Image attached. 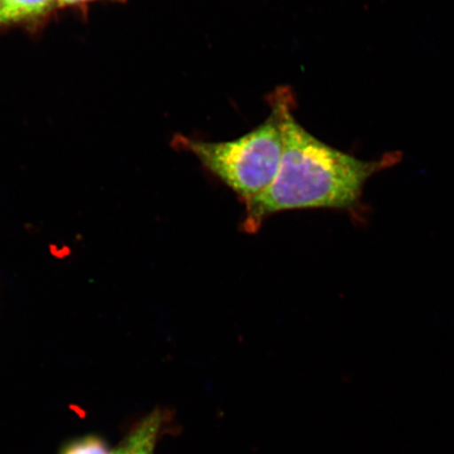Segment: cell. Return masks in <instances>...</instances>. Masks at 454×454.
I'll list each match as a JSON object with an SVG mask.
<instances>
[{"label": "cell", "instance_id": "7", "mask_svg": "<svg viewBox=\"0 0 454 454\" xmlns=\"http://www.w3.org/2000/svg\"><path fill=\"white\" fill-rule=\"evenodd\" d=\"M0 4H2V0H0Z\"/></svg>", "mask_w": 454, "mask_h": 454}, {"label": "cell", "instance_id": "5", "mask_svg": "<svg viewBox=\"0 0 454 454\" xmlns=\"http://www.w3.org/2000/svg\"><path fill=\"white\" fill-rule=\"evenodd\" d=\"M59 454H112V450L104 438L90 434L67 442Z\"/></svg>", "mask_w": 454, "mask_h": 454}, {"label": "cell", "instance_id": "3", "mask_svg": "<svg viewBox=\"0 0 454 454\" xmlns=\"http://www.w3.org/2000/svg\"><path fill=\"white\" fill-rule=\"evenodd\" d=\"M168 423V413L156 410L130 429L112 454H155L159 440Z\"/></svg>", "mask_w": 454, "mask_h": 454}, {"label": "cell", "instance_id": "1", "mask_svg": "<svg viewBox=\"0 0 454 454\" xmlns=\"http://www.w3.org/2000/svg\"><path fill=\"white\" fill-rule=\"evenodd\" d=\"M294 105L293 93L286 88L280 167L268 189L246 202L244 230L247 231L254 232L265 218L282 211L353 209L359 204L367 181L399 161L397 154L364 161L333 149L301 126L294 115Z\"/></svg>", "mask_w": 454, "mask_h": 454}, {"label": "cell", "instance_id": "2", "mask_svg": "<svg viewBox=\"0 0 454 454\" xmlns=\"http://www.w3.org/2000/svg\"><path fill=\"white\" fill-rule=\"evenodd\" d=\"M284 92L286 88H280L270 95V115L239 138L207 142L177 136L174 144L191 152L204 168L247 202L268 189L280 167Z\"/></svg>", "mask_w": 454, "mask_h": 454}, {"label": "cell", "instance_id": "6", "mask_svg": "<svg viewBox=\"0 0 454 454\" xmlns=\"http://www.w3.org/2000/svg\"><path fill=\"white\" fill-rule=\"evenodd\" d=\"M89 2H94V0H57L59 5L78 4ZM115 2H124V0H115Z\"/></svg>", "mask_w": 454, "mask_h": 454}, {"label": "cell", "instance_id": "4", "mask_svg": "<svg viewBox=\"0 0 454 454\" xmlns=\"http://www.w3.org/2000/svg\"><path fill=\"white\" fill-rule=\"evenodd\" d=\"M57 0H2L0 4V26L37 19L50 12Z\"/></svg>", "mask_w": 454, "mask_h": 454}]
</instances>
